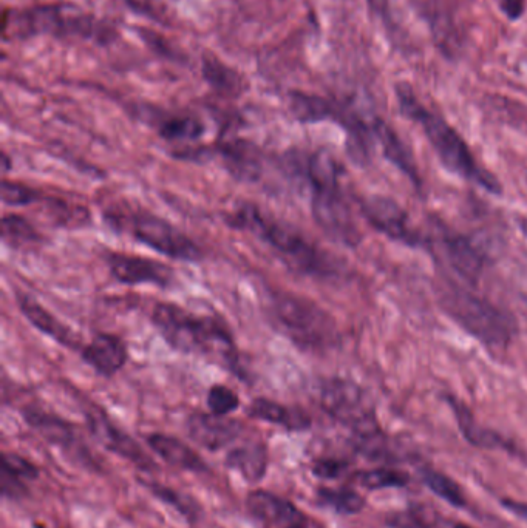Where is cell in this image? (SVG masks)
Here are the masks:
<instances>
[{
  "instance_id": "44",
  "label": "cell",
  "mask_w": 527,
  "mask_h": 528,
  "mask_svg": "<svg viewBox=\"0 0 527 528\" xmlns=\"http://www.w3.org/2000/svg\"><path fill=\"white\" fill-rule=\"evenodd\" d=\"M10 164L7 153H2V172L7 173L10 170Z\"/></svg>"
},
{
  "instance_id": "12",
  "label": "cell",
  "mask_w": 527,
  "mask_h": 528,
  "mask_svg": "<svg viewBox=\"0 0 527 528\" xmlns=\"http://www.w3.org/2000/svg\"><path fill=\"white\" fill-rule=\"evenodd\" d=\"M85 419H87V427H89L92 436L107 451L123 457L130 464L135 465L140 470L147 471V473L157 471L158 465L155 464L152 457L130 434L116 427L104 411L98 410V408H87Z\"/></svg>"
},
{
  "instance_id": "7",
  "label": "cell",
  "mask_w": 527,
  "mask_h": 528,
  "mask_svg": "<svg viewBox=\"0 0 527 528\" xmlns=\"http://www.w3.org/2000/svg\"><path fill=\"white\" fill-rule=\"evenodd\" d=\"M441 305L470 336L490 348H504L517 334L514 317L466 289L455 285L444 289Z\"/></svg>"
},
{
  "instance_id": "29",
  "label": "cell",
  "mask_w": 527,
  "mask_h": 528,
  "mask_svg": "<svg viewBox=\"0 0 527 528\" xmlns=\"http://www.w3.org/2000/svg\"><path fill=\"white\" fill-rule=\"evenodd\" d=\"M141 482H143L144 487L149 490L153 498H157L163 504L174 508L181 518L186 519L187 524H198L203 518V508L191 495H187V493H183L177 488L167 487V485L160 484V482Z\"/></svg>"
},
{
  "instance_id": "18",
  "label": "cell",
  "mask_w": 527,
  "mask_h": 528,
  "mask_svg": "<svg viewBox=\"0 0 527 528\" xmlns=\"http://www.w3.org/2000/svg\"><path fill=\"white\" fill-rule=\"evenodd\" d=\"M146 444L169 467L191 471L195 474L211 471V465L206 462V459L178 437L164 433H152L146 436Z\"/></svg>"
},
{
  "instance_id": "6",
  "label": "cell",
  "mask_w": 527,
  "mask_h": 528,
  "mask_svg": "<svg viewBox=\"0 0 527 528\" xmlns=\"http://www.w3.org/2000/svg\"><path fill=\"white\" fill-rule=\"evenodd\" d=\"M271 314L283 334L299 348L325 351L339 342L336 320L308 298L288 292L272 294Z\"/></svg>"
},
{
  "instance_id": "33",
  "label": "cell",
  "mask_w": 527,
  "mask_h": 528,
  "mask_svg": "<svg viewBox=\"0 0 527 528\" xmlns=\"http://www.w3.org/2000/svg\"><path fill=\"white\" fill-rule=\"evenodd\" d=\"M356 482L367 490H384V488H401L410 482L408 474L396 468H373L359 471Z\"/></svg>"
},
{
  "instance_id": "4",
  "label": "cell",
  "mask_w": 527,
  "mask_h": 528,
  "mask_svg": "<svg viewBox=\"0 0 527 528\" xmlns=\"http://www.w3.org/2000/svg\"><path fill=\"white\" fill-rule=\"evenodd\" d=\"M152 323L175 351L218 356L235 369L237 352L231 332L215 317H201L172 303H158Z\"/></svg>"
},
{
  "instance_id": "23",
  "label": "cell",
  "mask_w": 527,
  "mask_h": 528,
  "mask_svg": "<svg viewBox=\"0 0 527 528\" xmlns=\"http://www.w3.org/2000/svg\"><path fill=\"white\" fill-rule=\"evenodd\" d=\"M225 465L237 471L248 484H260L269 468V451L263 442L238 445L226 453Z\"/></svg>"
},
{
  "instance_id": "37",
  "label": "cell",
  "mask_w": 527,
  "mask_h": 528,
  "mask_svg": "<svg viewBox=\"0 0 527 528\" xmlns=\"http://www.w3.org/2000/svg\"><path fill=\"white\" fill-rule=\"evenodd\" d=\"M367 5L370 13L381 21L382 27L390 34L393 41L395 38H401L399 36L401 28H399L395 13H393L395 11L393 10V0H367Z\"/></svg>"
},
{
  "instance_id": "26",
  "label": "cell",
  "mask_w": 527,
  "mask_h": 528,
  "mask_svg": "<svg viewBox=\"0 0 527 528\" xmlns=\"http://www.w3.org/2000/svg\"><path fill=\"white\" fill-rule=\"evenodd\" d=\"M447 402H449L450 408L455 413L459 430H461L467 442H470V444L478 448H486V450H504L514 453V444L507 442L501 434L481 427L476 422L475 417L472 416V413L467 410L466 405L453 399V397H447Z\"/></svg>"
},
{
  "instance_id": "43",
  "label": "cell",
  "mask_w": 527,
  "mask_h": 528,
  "mask_svg": "<svg viewBox=\"0 0 527 528\" xmlns=\"http://www.w3.org/2000/svg\"><path fill=\"white\" fill-rule=\"evenodd\" d=\"M438 528H473V527H470V525L464 524V522L441 521L439 522Z\"/></svg>"
},
{
  "instance_id": "10",
  "label": "cell",
  "mask_w": 527,
  "mask_h": 528,
  "mask_svg": "<svg viewBox=\"0 0 527 528\" xmlns=\"http://www.w3.org/2000/svg\"><path fill=\"white\" fill-rule=\"evenodd\" d=\"M22 416L36 433L41 434L51 445L61 448L67 456L73 457L76 464L84 465L87 468L99 467L92 451L85 445L81 434L72 422H68L64 417L56 416V414L45 413L38 408H25Z\"/></svg>"
},
{
  "instance_id": "39",
  "label": "cell",
  "mask_w": 527,
  "mask_h": 528,
  "mask_svg": "<svg viewBox=\"0 0 527 528\" xmlns=\"http://www.w3.org/2000/svg\"><path fill=\"white\" fill-rule=\"evenodd\" d=\"M124 4L150 21L167 22V8L163 0H123Z\"/></svg>"
},
{
  "instance_id": "40",
  "label": "cell",
  "mask_w": 527,
  "mask_h": 528,
  "mask_svg": "<svg viewBox=\"0 0 527 528\" xmlns=\"http://www.w3.org/2000/svg\"><path fill=\"white\" fill-rule=\"evenodd\" d=\"M136 31L140 34V38L146 42L147 47H149L150 50L155 51L158 56H161V58L172 59V61L177 59L175 51L172 50V47H170L169 44H167L166 39L161 38L160 34L155 33V31L152 30H146V28H136Z\"/></svg>"
},
{
  "instance_id": "45",
  "label": "cell",
  "mask_w": 527,
  "mask_h": 528,
  "mask_svg": "<svg viewBox=\"0 0 527 528\" xmlns=\"http://www.w3.org/2000/svg\"><path fill=\"white\" fill-rule=\"evenodd\" d=\"M518 226H520V231L527 237V220L521 218V220H518Z\"/></svg>"
},
{
  "instance_id": "1",
  "label": "cell",
  "mask_w": 527,
  "mask_h": 528,
  "mask_svg": "<svg viewBox=\"0 0 527 528\" xmlns=\"http://www.w3.org/2000/svg\"><path fill=\"white\" fill-rule=\"evenodd\" d=\"M234 229L251 232L276 251L297 274L331 278L339 274V266L330 254L308 240L299 229L263 214L255 204H243L229 217Z\"/></svg>"
},
{
  "instance_id": "36",
  "label": "cell",
  "mask_w": 527,
  "mask_h": 528,
  "mask_svg": "<svg viewBox=\"0 0 527 528\" xmlns=\"http://www.w3.org/2000/svg\"><path fill=\"white\" fill-rule=\"evenodd\" d=\"M2 201L7 206H27L41 200V193L24 184L13 183V181H2Z\"/></svg>"
},
{
  "instance_id": "2",
  "label": "cell",
  "mask_w": 527,
  "mask_h": 528,
  "mask_svg": "<svg viewBox=\"0 0 527 528\" xmlns=\"http://www.w3.org/2000/svg\"><path fill=\"white\" fill-rule=\"evenodd\" d=\"M300 175L311 189V210L314 221L331 240L356 248L361 243V231L353 217V210L342 192V167L325 152L311 153L303 160L294 161Z\"/></svg>"
},
{
  "instance_id": "41",
  "label": "cell",
  "mask_w": 527,
  "mask_h": 528,
  "mask_svg": "<svg viewBox=\"0 0 527 528\" xmlns=\"http://www.w3.org/2000/svg\"><path fill=\"white\" fill-rule=\"evenodd\" d=\"M500 10L509 21H518L526 11V0H500Z\"/></svg>"
},
{
  "instance_id": "3",
  "label": "cell",
  "mask_w": 527,
  "mask_h": 528,
  "mask_svg": "<svg viewBox=\"0 0 527 528\" xmlns=\"http://www.w3.org/2000/svg\"><path fill=\"white\" fill-rule=\"evenodd\" d=\"M395 92L402 115L422 127V132L429 139L439 160L450 172L478 184L486 192L500 195L501 184L497 178L476 163L475 156L470 152L463 136L459 135L446 119L425 109L413 88L405 82L396 84Z\"/></svg>"
},
{
  "instance_id": "35",
  "label": "cell",
  "mask_w": 527,
  "mask_h": 528,
  "mask_svg": "<svg viewBox=\"0 0 527 528\" xmlns=\"http://www.w3.org/2000/svg\"><path fill=\"white\" fill-rule=\"evenodd\" d=\"M209 413L215 416H228L240 408V397L226 385H214L209 388L206 396Z\"/></svg>"
},
{
  "instance_id": "9",
  "label": "cell",
  "mask_w": 527,
  "mask_h": 528,
  "mask_svg": "<svg viewBox=\"0 0 527 528\" xmlns=\"http://www.w3.org/2000/svg\"><path fill=\"white\" fill-rule=\"evenodd\" d=\"M113 229H123L132 235L138 243L146 244L147 248L163 254L172 260L198 261L203 258V252L197 244L181 232L174 224L157 215L147 212H129V214L106 215Z\"/></svg>"
},
{
  "instance_id": "15",
  "label": "cell",
  "mask_w": 527,
  "mask_h": 528,
  "mask_svg": "<svg viewBox=\"0 0 527 528\" xmlns=\"http://www.w3.org/2000/svg\"><path fill=\"white\" fill-rule=\"evenodd\" d=\"M425 25L429 27L438 50L449 59L461 53L463 38L452 13L442 0H408Z\"/></svg>"
},
{
  "instance_id": "34",
  "label": "cell",
  "mask_w": 527,
  "mask_h": 528,
  "mask_svg": "<svg viewBox=\"0 0 527 528\" xmlns=\"http://www.w3.org/2000/svg\"><path fill=\"white\" fill-rule=\"evenodd\" d=\"M2 240L11 248H21L25 244L36 243L39 234L30 221L17 214H7L2 218Z\"/></svg>"
},
{
  "instance_id": "27",
  "label": "cell",
  "mask_w": 527,
  "mask_h": 528,
  "mask_svg": "<svg viewBox=\"0 0 527 528\" xmlns=\"http://www.w3.org/2000/svg\"><path fill=\"white\" fill-rule=\"evenodd\" d=\"M289 110L302 124L320 121H334L339 124L340 116L344 113V107L339 102L302 92L289 93Z\"/></svg>"
},
{
  "instance_id": "11",
  "label": "cell",
  "mask_w": 527,
  "mask_h": 528,
  "mask_svg": "<svg viewBox=\"0 0 527 528\" xmlns=\"http://www.w3.org/2000/svg\"><path fill=\"white\" fill-rule=\"evenodd\" d=\"M359 207L368 224L390 240L398 241L410 248L425 246L424 237L421 232L416 231L407 212L391 198L381 195L362 198Z\"/></svg>"
},
{
  "instance_id": "8",
  "label": "cell",
  "mask_w": 527,
  "mask_h": 528,
  "mask_svg": "<svg viewBox=\"0 0 527 528\" xmlns=\"http://www.w3.org/2000/svg\"><path fill=\"white\" fill-rule=\"evenodd\" d=\"M320 407L331 419L344 425L351 439L381 433L378 414L364 388L347 379L323 380L319 391Z\"/></svg>"
},
{
  "instance_id": "24",
  "label": "cell",
  "mask_w": 527,
  "mask_h": 528,
  "mask_svg": "<svg viewBox=\"0 0 527 528\" xmlns=\"http://www.w3.org/2000/svg\"><path fill=\"white\" fill-rule=\"evenodd\" d=\"M444 254L456 274L461 275L469 283H476L483 274L484 255L476 248L472 241L461 235H444Z\"/></svg>"
},
{
  "instance_id": "13",
  "label": "cell",
  "mask_w": 527,
  "mask_h": 528,
  "mask_svg": "<svg viewBox=\"0 0 527 528\" xmlns=\"http://www.w3.org/2000/svg\"><path fill=\"white\" fill-rule=\"evenodd\" d=\"M246 510L257 521L272 528H313L310 516L293 501L274 491L251 490L246 496Z\"/></svg>"
},
{
  "instance_id": "19",
  "label": "cell",
  "mask_w": 527,
  "mask_h": 528,
  "mask_svg": "<svg viewBox=\"0 0 527 528\" xmlns=\"http://www.w3.org/2000/svg\"><path fill=\"white\" fill-rule=\"evenodd\" d=\"M81 357L99 376L113 377L126 365L129 352L124 340L118 336L98 334L82 348Z\"/></svg>"
},
{
  "instance_id": "42",
  "label": "cell",
  "mask_w": 527,
  "mask_h": 528,
  "mask_svg": "<svg viewBox=\"0 0 527 528\" xmlns=\"http://www.w3.org/2000/svg\"><path fill=\"white\" fill-rule=\"evenodd\" d=\"M501 505L510 513L520 516L521 519L527 522V504L526 502L517 501V499L504 498L501 499Z\"/></svg>"
},
{
  "instance_id": "14",
  "label": "cell",
  "mask_w": 527,
  "mask_h": 528,
  "mask_svg": "<svg viewBox=\"0 0 527 528\" xmlns=\"http://www.w3.org/2000/svg\"><path fill=\"white\" fill-rule=\"evenodd\" d=\"M107 266L112 277L123 285H153L169 288L174 283L175 274L172 268L152 258L112 252L107 255Z\"/></svg>"
},
{
  "instance_id": "38",
  "label": "cell",
  "mask_w": 527,
  "mask_h": 528,
  "mask_svg": "<svg viewBox=\"0 0 527 528\" xmlns=\"http://www.w3.org/2000/svg\"><path fill=\"white\" fill-rule=\"evenodd\" d=\"M348 462L336 457H320L311 464V473L322 481H334L347 473Z\"/></svg>"
},
{
  "instance_id": "17",
  "label": "cell",
  "mask_w": 527,
  "mask_h": 528,
  "mask_svg": "<svg viewBox=\"0 0 527 528\" xmlns=\"http://www.w3.org/2000/svg\"><path fill=\"white\" fill-rule=\"evenodd\" d=\"M223 166L234 178L246 183H255L262 176V155L254 144L245 139H221L217 147Z\"/></svg>"
},
{
  "instance_id": "16",
  "label": "cell",
  "mask_w": 527,
  "mask_h": 528,
  "mask_svg": "<svg viewBox=\"0 0 527 528\" xmlns=\"http://www.w3.org/2000/svg\"><path fill=\"white\" fill-rule=\"evenodd\" d=\"M186 430L198 447L208 451H220L234 444L242 436V422L212 413H194L187 417Z\"/></svg>"
},
{
  "instance_id": "25",
  "label": "cell",
  "mask_w": 527,
  "mask_h": 528,
  "mask_svg": "<svg viewBox=\"0 0 527 528\" xmlns=\"http://www.w3.org/2000/svg\"><path fill=\"white\" fill-rule=\"evenodd\" d=\"M371 129H373L374 138L378 139V143L381 144L385 158L391 164H395L407 176L408 180L412 181L418 189H421V176L416 169L415 160L402 143L398 133L381 118H374L371 121Z\"/></svg>"
},
{
  "instance_id": "22",
  "label": "cell",
  "mask_w": 527,
  "mask_h": 528,
  "mask_svg": "<svg viewBox=\"0 0 527 528\" xmlns=\"http://www.w3.org/2000/svg\"><path fill=\"white\" fill-rule=\"evenodd\" d=\"M41 474L38 465L17 453L2 454V473H0V493L8 501H21L30 493L28 485L36 481Z\"/></svg>"
},
{
  "instance_id": "28",
  "label": "cell",
  "mask_w": 527,
  "mask_h": 528,
  "mask_svg": "<svg viewBox=\"0 0 527 528\" xmlns=\"http://www.w3.org/2000/svg\"><path fill=\"white\" fill-rule=\"evenodd\" d=\"M201 75L215 92L229 96V98L243 95L248 88V82L237 70L221 62L212 53H204L203 61H201Z\"/></svg>"
},
{
  "instance_id": "20",
  "label": "cell",
  "mask_w": 527,
  "mask_h": 528,
  "mask_svg": "<svg viewBox=\"0 0 527 528\" xmlns=\"http://www.w3.org/2000/svg\"><path fill=\"white\" fill-rule=\"evenodd\" d=\"M17 305L21 308L25 319L42 334L55 340L59 345L65 346V348L73 349V351L81 349L82 351L81 342H79L75 332L64 325L58 317L48 312L44 306L39 305L30 295L17 294Z\"/></svg>"
},
{
  "instance_id": "30",
  "label": "cell",
  "mask_w": 527,
  "mask_h": 528,
  "mask_svg": "<svg viewBox=\"0 0 527 528\" xmlns=\"http://www.w3.org/2000/svg\"><path fill=\"white\" fill-rule=\"evenodd\" d=\"M316 502L340 516L359 515L367 501L350 487H317Z\"/></svg>"
},
{
  "instance_id": "32",
  "label": "cell",
  "mask_w": 527,
  "mask_h": 528,
  "mask_svg": "<svg viewBox=\"0 0 527 528\" xmlns=\"http://www.w3.org/2000/svg\"><path fill=\"white\" fill-rule=\"evenodd\" d=\"M422 482L425 487L433 491L438 498L442 501H446L447 504L452 505L455 508H466L467 501L464 496L463 490L449 478L447 474L441 473V471L433 470V468H424L422 470Z\"/></svg>"
},
{
  "instance_id": "5",
  "label": "cell",
  "mask_w": 527,
  "mask_h": 528,
  "mask_svg": "<svg viewBox=\"0 0 527 528\" xmlns=\"http://www.w3.org/2000/svg\"><path fill=\"white\" fill-rule=\"evenodd\" d=\"M5 36H11L13 39L79 36L104 45L109 44L116 33L109 25L90 14L82 13L73 5L58 4L38 5L5 13Z\"/></svg>"
},
{
  "instance_id": "21",
  "label": "cell",
  "mask_w": 527,
  "mask_h": 528,
  "mask_svg": "<svg viewBox=\"0 0 527 528\" xmlns=\"http://www.w3.org/2000/svg\"><path fill=\"white\" fill-rule=\"evenodd\" d=\"M246 414L251 419L276 425L289 433H302V431L310 430L313 424L311 417L302 408L289 407L276 400L265 399V397L252 400Z\"/></svg>"
},
{
  "instance_id": "31",
  "label": "cell",
  "mask_w": 527,
  "mask_h": 528,
  "mask_svg": "<svg viewBox=\"0 0 527 528\" xmlns=\"http://www.w3.org/2000/svg\"><path fill=\"white\" fill-rule=\"evenodd\" d=\"M206 132L203 122L194 116H170L158 124V135L169 143L198 141Z\"/></svg>"
}]
</instances>
